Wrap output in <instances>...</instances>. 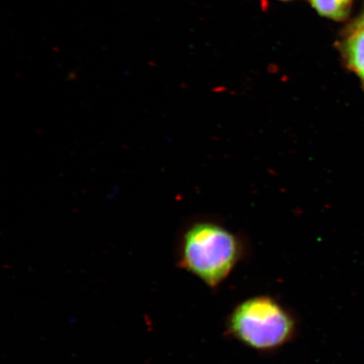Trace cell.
<instances>
[{"instance_id": "1", "label": "cell", "mask_w": 364, "mask_h": 364, "mask_svg": "<svg viewBox=\"0 0 364 364\" xmlns=\"http://www.w3.org/2000/svg\"><path fill=\"white\" fill-rule=\"evenodd\" d=\"M242 239L220 223L198 220L182 233L179 264L211 289L230 276L242 258Z\"/></svg>"}, {"instance_id": "2", "label": "cell", "mask_w": 364, "mask_h": 364, "mask_svg": "<svg viewBox=\"0 0 364 364\" xmlns=\"http://www.w3.org/2000/svg\"><path fill=\"white\" fill-rule=\"evenodd\" d=\"M294 318L268 296L245 300L230 314L228 332L231 336L259 351L279 348L293 338Z\"/></svg>"}, {"instance_id": "3", "label": "cell", "mask_w": 364, "mask_h": 364, "mask_svg": "<svg viewBox=\"0 0 364 364\" xmlns=\"http://www.w3.org/2000/svg\"><path fill=\"white\" fill-rule=\"evenodd\" d=\"M344 48L350 67L364 83V23H357Z\"/></svg>"}, {"instance_id": "4", "label": "cell", "mask_w": 364, "mask_h": 364, "mask_svg": "<svg viewBox=\"0 0 364 364\" xmlns=\"http://www.w3.org/2000/svg\"><path fill=\"white\" fill-rule=\"evenodd\" d=\"M320 15L332 20H343L348 15L352 0H309Z\"/></svg>"}, {"instance_id": "5", "label": "cell", "mask_w": 364, "mask_h": 364, "mask_svg": "<svg viewBox=\"0 0 364 364\" xmlns=\"http://www.w3.org/2000/svg\"><path fill=\"white\" fill-rule=\"evenodd\" d=\"M361 21H364V16H363L362 19L360 20Z\"/></svg>"}, {"instance_id": "6", "label": "cell", "mask_w": 364, "mask_h": 364, "mask_svg": "<svg viewBox=\"0 0 364 364\" xmlns=\"http://www.w3.org/2000/svg\"><path fill=\"white\" fill-rule=\"evenodd\" d=\"M284 1H287V0H284Z\"/></svg>"}]
</instances>
